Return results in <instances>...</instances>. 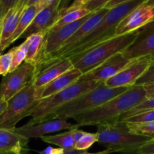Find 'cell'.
Listing matches in <instances>:
<instances>
[{
	"label": "cell",
	"instance_id": "7c38bea8",
	"mask_svg": "<svg viewBox=\"0 0 154 154\" xmlns=\"http://www.w3.org/2000/svg\"><path fill=\"white\" fill-rule=\"evenodd\" d=\"M108 11L109 9L104 8L98 11L94 12L93 14L78 29V30L65 42L64 45L60 49L57 50L55 53H54L52 55L50 56L39 68L35 69V72L39 71L41 69L45 67V66L49 64L52 61L61 59L68 50H69L75 44H77L80 41L82 40L85 37H86L98 26V24L101 22V20L104 18V17L107 14Z\"/></svg>",
	"mask_w": 154,
	"mask_h": 154
},
{
	"label": "cell",
	"instance_id": "603a6c76",
	"mask_svg": "<svg viewBox=\"0 0 154 154\" xmlns=\"http://www.w3.org/2000/svg\"><path fill=\"white\" fill-rule=\"evenodd\" d=\"M40 138L44 142L58 146V147L63 149L65 151L75 149V142L72 137V129L55 135H45Z\"/></svg>",
	"mask_w": 154,
	"mask_h": 154
},
{
	"label": "cell",
	"instance_id": "2e32d148",
	"mask_svg": "<svg viewBox=\"0 0 154 154\" xmlns=\"http://www.w3.org/2000/svg\"><path fill=\"white\" fill-rule=\"evenodd\" d=\"M131 61V60L125 58L122 53H119L106 60L92 71L83 75L81 78L87 81L91 80L105 82L106 81L117 75Z\"/></svg>",
	"mask_w": 154,
	"mask_h": 154
},
{
	"label": "cell",
	"instance_id": "7a4b0ae2",
	"mask_svg": "<svg viewBox=\"0 0 154 154\" xmlns=\"http://www.w3.org/2000/svg\"><path fill=\"white\" fill-rule=\"evenodd\" d=\"M138 29L127 34L115 35L89 49L67 57L73 67L83 75L91 72L113 56L122 53L133 43L137 37Z\"/></svg>",
	"mask_w": 154,
	"mask_h": 154
},
{
	"label": "cell",
	"instance_id": "3957f363",
	"mask_svg": "<svg viewBox=\"0 0 154 154\" xmlns=\"http://www.w3.org/2000/svg\"><path fill=\"white\" fill-rule=\"evenodd\" d=\"M145 1L146 0H133L109 9L107 14L98 26L82 40L68 50L61 59L67 58L70 56L83 52L91 47L115 36V32L119 23L130 12L143 4Z\"/></svg>",
	"mask_w": 154,
	"mask_h": 154
},
{
	"label": "cell",
	"instance_id": "9c48e42d",
	"mask_svg": "<svg viewBox=\"0 0 154 154\" xmlns=\"http://www.w3.org/2000/svg\"><path fill=\"white\" fill-rule=\"evenodd\" d=\"M94 12L75 22L69 23L57 30H50L47 32L44 40L42 53L36 69L39 68L48 57L60 49L65 42L78 30V29L93 14Z\"/></svg>",
	"mask_w": 154,
	"mask_h": 154
},
{
	"label": "cell",
	"instance_id": "cb8c5ba5",
	"mask_svg": "<svg viewBox=\"0 0 154 154\" xmlns=\"http://www.w3.org/2000/svg\"><path fill=\"white\" fill-rule=\"evenodd\" d=\"M91 13H92V12L89 11L88 10H87L84 7L66 12L63 15H61V17L56 21V23L52 26L50 30L59 29L62 28V27L65 26L68 24L72 23H74L75 21L79 20L82 19V18L87 16Z\"/></svg>",
	"mask_w": 154,
	"mask_h": 154
},
{
	"label": "cell",
	"instance_id": "ab89813d",
	"mask_svg": "<svg viewBox=\"0 0 154 154\" xmlns=\"http://www.w3.org/2000/svg\"><path fill=\"white\" fill-rule=\"evenodd\" d=\"M72 137H73V140H74V142H75V143H77L79 141L80 138H81L86 132L83 130H80V129H79L78 128H75V129H72Z\"/></svg>",
	"mask_w": 154,
	"mask_h": 154
},
{
	"label": "cell",
	"instance_id": "f1b7e54d",
	"mask_svg": "<svg viewBox=\"0 0 154 154\" xmlns=\"http://www.w3.org/2000/svg\"><path fill=\"white\" fill-rule=\"evenodd\" d=\"M154 121V110L152 111H146L141 114H136L132 117H128L123 122L130 123H148V122Z\"/></svg>",
	"mask_w": 154,
	"mask_h": 154
},
{
	"label": "cell",
	"instance_id": "6da1fadb",
	"mask_svg": "<svg viewBox=\"0 0 154 154\" xmlns=\"http://www.w3.org/2000/svg\"><path fill=\"white\" fill-rule=\"evenodd\" d=\"M146 99V91L143 86L134 85L98 108L75 116L72 119L78 127L98 126L114 122L119 116Z\"/></svg>",
	"mask_w": 154,
	"mask_h": 154
},
{
	"label": "cell",
	"instance_id": "f546056e",
	"mask_svg": "<svg viewBox=\"0 0 154 154\" xmlns=\"http://www.w3.org/2000/svg\"><path fill=\"white\" fill-rule=\"evenodd\" d=\"M12 62L11 50L5 54L0 55V75L5 76L9 72Z\"/></svg>",
	"mask_w": 154,
	"mask_h": 154
},
{
	"label": "cell",
	"instance_id": "d6a6232c",
	"mask_svg": "<svg viewBox=\"0 0 154 154\" xmlns=\"http://www.w3.org/2000/svg\"><path fill=\"white\" fill-rule=\"evenodd\" d=\"M111 0H91L84 8L91 12H96L104 8V6Z\"/></svg>",
	"mask_w": 154,
	"mask_h": 154
},
{
	"label": "cell",
	"instance_id": "e0dca14e",
	"mask_svg": "<svg viewBox=\"0 0 154 154\" xmlns=\"http://www.w3.org/2000/svg\"><path fill=\"white\" fill-rule=\"evenodd\" d=\"M72 68L73 65L69 58L56 60L38 72H35L32 81L35 87L39 88L46 85L47 84Z\"/></svg>",
	"mask_w": 154,
	"mask_h": 154
},
{
	"label": "cell",
	"instance_id": "9a60e30c",
	"mask_svg": "<svg viewBox=\"0 0 154 154\" xmlns=\"http://www.w3.org/2000/svg\"><path fill=\"white\" fill-rule=\"evenodd\" d=\"M60 2L61 0H59L38 12L28 28L21 35V38H27L30 35L36 33L48 32L61 16L60 8Z\"/></svg>",
	"mask_w": 154,
	"mask_h": 154
},
{
	"label": "cell",
	"instance_id": "8fae6325",
	"mask_svg": "<svg viewBox=\"0 0 154 154\" xmlns=\"http://www.w3.org/2000/svg\"><path fill=\"white\" fill-rule=\"evenodd\" d=\"M75 128H78L76 124L69 123L67 119L55 118L42 120L36 123L30 121L21 127L14 128L13 131L18 135L30 139L31 138H41L47 134L65 129L71 130Z\"/></svg>",
	"mask_w": 154,
	"mask_h": 154
},
{
	"label": "cell",
	"instance_id": "484cf974",
	"mask_svg": "<svg viewBox=\"0 0 154 154\" xmlns=\"http://www.w3.org/2000/svg\"><path fill=\"white\" fill-rule=\"evenodd\" d=\"M152 110H154V99H146V100L142 102L141 103L136 105L135 107L128 110V111L119 116L116 121L123 122L124 120L128 119V117H132V116L136 115V114L146 112V111H152Z\"/></svg>",
	"mask_w": 154,
	"mask_h": 154
},
{
	"label": "cell",
	"instance_id": "ffe728a7",
	"mask_svg": "<svg viewBox=\"0 0 154 154\" xmlns=\"http://www.w3.org/2000/svg\"><path fill=\"white\" fill-rule=\"evenodd\" d=\"M29 139L18 135L13 129L0 128V153L27 154Z\"/></svg>",
	"mask_w": 154,
	"mask_h": 154
},
{
	"label": "cell",
	"instance_id": "277c9868",
	"mask_svg": "<svg viewBox=\"0 0 154 154\" xmlns=\"http://www.w3.org/2000/svg\"><path fill=\"white\" fill-rule=\"evenodd\" d=\"M98 142L113 153L129 154L151 138L131 133L125 122H110L97 126Z\"/></svg>",
	"mask_w": 154,
	"mask_h": 154
},
{
	"label": "cell",
	"instance_id": "44dd1931",
	"mask_svg": "<svg viewBox=\"0 0 154 154\" xmlns=\"http://www.w3.org/2000/svg\"><path fill=\"white\" fill-rule=\"evenodd\" d=\"M47 32H39L36 34L32 35L30 36V42L27 49V57L25 59V63H30L36 68L38 64L41 53H42V46H43L44 40Z\"/></svg>",
	"mask_w": 154,
	"mask_h": 154
},
{
	"label": "cell",
	"instance_id": "d6986e66",
	"mask_svg": "<svg viewBox=\"0 0 154 154\" xmlns=\"http://www.w3.org/2000/svg\"><path fill=\"white\" fill-rule=\"evenodd\" d=\"M82 75L83 74L79 69L73 67L60 75L46 85L36 88L37 99L41 100L64 90L65 88L78 81Z\"/></svg>",
	"mask_w": 154,
	"mask_h": 154
},
{
	"label": "cell",
	"instance_id": "60d3db41",
	"mask_svg": "<svg viewBox=\"0 0 154 154\" xmlns=\"http://www.w3.org/2000/svg\"><path fill=\"white\" fill-rule=\"evenodd\" d=\"M113 153V150H110V149L107 148L106 150H102V151L97 152V153H88V152H87V150H85V151L83 152V153L82 154H110V153Z\"/></svg>",
	"mask_w": 154,
	"mask_h": 154
},
{
	"label": "cell",
	"instance_id": "c3c4849f",
	"mask_svg": "<svg viewBox=\"0 0 154 154\" xmlns=\"http://www.w3.org/2000/svg\"><path fill=\"white\" fill-rule=\"evenodd\" d=\"M1 23H2V22H1ZM1 23H0V29H1Z\"/></svg>",
	"mask_w": 154,
	"mask_h": 154
},
{
	"label": "cell",
	"instance_id": "b9f144b4",
	"mask_svg": "<svg viewBox=\"0 0 154 154\" xmlns=\"http://www.w3.org/2000/svg\"><path fill=\"white\" fill-rule=\"evenodd\" d=\"M8 106V102H5V101L1 100L0 99V114L5 110V108Z\"/></svg>",
	"mask_w": 154,
	"mask_h": 154
},
{
	"label": "cell",
	"instance_id": "7bdbcfd3",
	"mask_svg": "<svg viewBox=\"0 0 154 154\" xmlns=\"http://www.w3.org/2000/svg\"><path fill=\"white\" fill-rule=\"evenodd\" d=\"M6 14V11H5V9L3 8L2 5H1V3H0V23H1V22L2 21L3 18H4L5 15Z\"/></svg>",
	"mask_w": 154,
	"mask_h": 154
},
{
	"label": "cell",
	"instance_id": "ee69618b",
	"mask_svg": "<svg viewBox=\"0 0 154 154\" xmlns=\"http://www.w3.org/2000/svg\"><path fill=\"white\" fill-rule=\"evenodd\" d=\"M84 152V150H68V151H65L64 154H82Z\"/></svg>",
	"mask_w": 154,
	"mask_h": 154
},
{
	"label": "cell",
	"instance_id": "836d02e7",
	"mask_svg": "<svg viewBox=\"0 0 154 154\" xmlns=\"http://www.w3.org/2000/svg\"><path fill=\"white\" fill-rule=\"evenodd\" d=\"M91 1V0H73L69 6H68V7L66 8H60L61 9L62 15L64 13H66V12L70 11L75 10V9H78L80 8L85 7V6L88 3L90 2Z\"/></svg>",
	"mask_w": 154,
	"mask_h": 154
},
{
	"label": "cell",
	"instance_id": "ac0fdd59",
	"mask_svg": "<svg viewBox=\"0 0 154 154\" xmlns=\"http://www.w3.org/2000/svg\"><path fill=\"white\" fill-rule=\"evenodd\" d=\"M27 7L26 0L19 2L6 13L1 23L0 29V46L4 49L9 46V42L16 30L21 17Z\"/></svg>",
	"mask_w": 154,
	"mask_h": 154
},
{
	"label": "cell",
	"instance_id": "1f68e13d",
	"mask_svg": "<svg viewBox=\"0 0 154 154\" xmlns=\"http://www.w3.org/2000/svg\"><path fill=\"white\" fill-rule=\"evenodd\" d=\"M129 154H154V138H151Z\"/></svg>",
	"mask_w": 154,
	"mask_h": 154
},
{
	"label": "cell",
	"instance_id": "83f0119b",
	"mask_svg": "<svg viewBox=\"0 0 154 154\" xmlns=\"http://www.w3.org/2000/svg\"><path fill=\"white\" fill-rule=\"evenodd\" d=\"M95 142H98L97 133L85 132L84 135L80 138L79 141L75 144V149L78 150H87Z\"/></svg>",
	"mask_w": 154,
	"mask_h": 154
},
{
	"label": "cell",
	"instance_id": "30bf717a",
	"mask_svg": "<svg viewBox=\"0 0 154 154\" xmlns=\"http://www.w3.org/2000/svg\"><path fill=\"white\" fill-rule=\"evenodd\" d=\"M152 62V56H145L132 60L117 75L104 82L107 87H130L146 72Z\"/></svg>",
	"mask_w": 154,
	"mask_h": 154
},
{
	"label": "cell",
	"instance_id": "74e56055",
	"mask_svg": "<svg viewBox=\"0 0 154 154\" xmlns=\"http://www.w3.org/2000/svg\"><path fill=\"white\" fill-rule=\"evenodd\" d=\"M57 1H59V0H40V2L36 5H37L38 11H39V12L40 11H42V9L48 7V6L54 4V2H56Z\"/></svg>",
	"mask_w": 154,
	"mask_h": 154
},
{
	"label": "cell",
	"instance_id": "4dcf8cb0",
	"mask_svg": "<svg viewBox=\"0 0 154 154\" xmlns=\"http://www.w3.org/2000/svg\"><path fill=\"white\" fill-rule=\"evenodd\" d=\"M154 83V56H152V62L146 72L139 78L134 85H145Z\"/></svg>",
	"mask_w": 154,
	"mask_h": 154
},
{
	"label": "cell",
	"instance_id": "5b68a950",
	"mask_svg": "<svg viewBox=\"0 0 154 154\" xmlns=\"http://www.w3.org/2000/svg\"><path fill=\"white\" fill-rule=\"evenodd\" d=\"M128 87H115L110 88L101 83L93 90L81 95L71 102L63 105L57 109L49 119L72 118L75 116L93 110L100 105L116 97L128 90Z\"/></svg>",
	"mask_w": 154,
	"mask_h": 154
},
{
	"label": "cell",
	"instance_id": "ba28073f",
	"mask_svg": "<svg viewBox=\"0 0 154 154\" xmlns=\"http://www.w3.org/2000/svg\"><path fill=\"white\" fill-rule=\"evenodd\" d=\"M34 66L24 62L21 66L3 77L0 84V99L8 102L33 80Z\"/></svg>",
	"mask_w": 154,
	"mask_h": 154
},
{
	"label": "cell",
	"instance_id": "7402d4cb",
	"mask_svg": "<svg viewBox=\"0 0 154 154\" xmlns=\"http://www.w3.org/2000/svg\"><path fill=\"white\" fill-rule=\"evenodd\" d=\"M38 12H39V11H38L36 5H30L26 7L25 10L23 12L21 19L18 22L16 30L14 32L13 35H12L10 42H9V45L21 38V35L28 28V26L30 25V23L33 20Z\"/></svg>",
	"mask_w": 154,
	"mask_h": 154
},
{
	"label": "cell",
	"instance_id": "e575fe53",
	"mask_svg": "<svg viewBox=\"0 0 154 154\" xmlns=\"http://www.w3.org/2000/svg\"><path fill=\"white\" fill-rule=\"evenodd\" d=\"M19 1L20 0H0V3L7 13L11 8L14 7L19 2Z\"/></svg>",
	"mask_w": 154,
	"mask_h": 154
},
{
	"label": "cell",
	"instance_id": "52a82bcc",
	"mask_svg": "<svg viewBox=\"0 0 154 154\" xmlns=\"http://www.w3.org/2000/svg\"><path fill=\"white\" fill-rule=\"evenodd\" d=\"M39 102L37 89L31 81L8 101L7 108L0 114V128L13 129L20 120L29 115Z\"/></svg>",
	"mask_w": 154,
	"mask_h": 154
},
{
	"label": "cell",
	"instance_id": "5bb4252c",
	"mask_svg": "<svg viewBox=\"0 0 154 154\" xmlns=\"http://www.w3.org/2000/svg\"><path fill=\"white\" fill-rule=\"evenodd\" d=\"M154 20V6L144 3L130 12L116 27L115 35L127 34L139 29Z\"/></svg>",
	"mask_w": 154,
	"mask_h": 154
},
{
	"label": "cell",
	"instance_id": "d4e9b609",
	"mask_svg": "<svg viewBox=\"0 0 154 154\" xmlns=\"http://www.w3.org/2000/svg\"><path fill=\"white\" fill-rule=\"evenodd\" d=\"M30 42V38L28 37L22 44L11 49L12 51V62L9 72L16 69L25 61Z\"/></svg>",
	"mask_w": 154,
	"mask_h": 154
},
{
	"label": "cell",
	"instance_id": "d590c367",
	"mask_svg": "<svg viewBox=\"0 0 154 154\" xmlns=\"http://www.w3.org/2000/svg\"><path fill=\"white\" fill-rule=\"evenodd\" d=\"M65 150L60 147L54 148L52 147H48L42 151L39 152V154H64Z\"/></svg>",
	"mask_w": 154,
	"mask_h": 154
},
{
	"label": "cell",
	"instance_id": "7dc6e473",
	"mask_svg": "<svg viewBox=\"0 0 154 154\" xmlns=\"http://www.w3.org/2000/svg\"><path fill=\"white\" fill-rule=\"evenodd\" d=\"M0 154H11V153H0Z\"/></svg>",
	"mask_w": 154,
	"mask_h": 154
},
{
	"label": "cell",
	"instance_id": "bcb514c9",
	"mask_svg": "<svg viewBox=\"0 0 154 154\" xmlns=\"http://www.w3.org/2000/svg\"><path fill=\"white\" fill-rule=\"evenodd\" d=\"M4 48H2V46H0V55H1V54H2V51H4Z\"/></svg>",
	"mask_w": 154,
	"mask_h": 154
},
{
	"label": "cell",
	"instance_id": "f6af8a7d",
	"mask_svg": "<svg viewBox=\"0 0 154 154\" xmlns=\"http://www.w3.org/2000/svg\"><path fill=\"white\" fill-rule=\"evenodd\" d=\"M143 3L145 5H146L154 6V0H146Z\"/></svg>",
	"mask_w": 154,
	"mask_h": 154
},
{
	"label": "cell",
	"instance_id": "4fadbf2b",
	"mask_svg": "<svg viewBox=\"0 0 154 154\" xmlns=\"http://www.w3.org/2000/svg\"><path fill=\"white\" fill-rule=\"evenodd\" d=\"M122 54L131 60L145 56H154V20L139 29L133 43Z\"/></svg>",
	"mask_w": 154,
	"mask_h": 154
},
{
	"label": "cell",
	"instance_id": "8992f818",
	"mask_svg": "<svg viewBox=\"0 0 154 154\" xmlns=\"http://www.w3.org/2000/svg\"><path fill=\"white\" fill-rule=\"evenodd\" d=\"M101 83L102 82L91 80L87 81L80 78L78 81L64 90L49 97L41 99L36 106L29 113L28 116L33 117L30 122L36 123L47 120L63 105H66L81 95L93 90Z\"/></svg>",
	"mask_w": 154,
	"mask_h": 154
},
{
	"label": "cell",
	"instance_id": "8d00e7d4",
	"mask_svg": "<svg viewBox=\"0 0 154 154\" xmlns=\"http://www.w3.org/2000/svg\"><path fill=\"white\" fill-rule=\"evenodd\" d=\"M146 95V99H154V83L143 85Z\"/></svg>",
	"mask_w": 154,
	"mask_h": 154
},
{
	"label": "cell",
	"instance_id": "f35d334b",
	"mask_svg": "<svg viewBox=\"0 0 154 154\" xmlns=\"http://www.w3.org/2000/svg\"><path fill=\"white\" fill-rule=\"evenodd\" d=\"M133 1V0H111L110 2H109L105 6H104V8L107 9H111L113 8L116 7V6L119 5L123 4V3Z\"/></svg>",
	"mask_w": 154,
	"mask_h": 154
},
{
	"label": "cell",
	"instance_id": "4316f807",
	"mask_svg": "<svg viewBox=\"0 0 154 154\" xmlns=\"http://www.w3.org/2000/svg\"><path fill=\"white\" fill-rule=\"evenodd\" d=\"M125 123L127 124L131 133L154 138V121L142 123Z\"/></svg>",
	"mask_w": 154,
	"mask_h": 154
}]
</instances>
